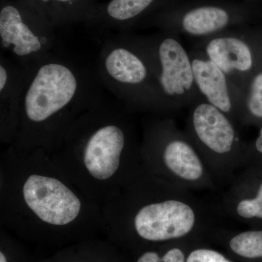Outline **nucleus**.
<instances>
[{
    "mask_svg": "<svg viewBox=\"0 0 262 262\" xmlns=\"http://www.w3.org/2000/svg\"><path fill=\"white\" fill-rule=\"evenodd\" d=\"M0 226L27 239L61 241L105 230L102 208L42 149L0 155Z\"/></svg>",
    "mask_w": 262,
    "mask_h": 262,
    "instance_id": "f257e3e1",
    "label": "nucleus"
},
{
    "mask_svg": "<svg viewBox=\"0 0 262 262\" xmlns=\"http://www.w3.org/2000/svg\"><path fill=\"white\" fill-rule=\"evenodd\" d=\"M22 67L20 120L11 145L54 154L74 122L103 101L102 84L96 71L53 52Z\"/></svg>",
    "mask_w": 262,
    "mask_h": 262,
    "instance_id": "f03ea898",
    "label": "nucleus"
},
{
    "mask_svg": "<svg viewBox=\"0 0 262 262\" xmlns=\"http://www.w3.org/2000/svg\"><path fill=\"white\" fill-rule=\"evenodd\" d=\"M136 148L125 110L103 100L74 122L53 155L72 182L103 206L130 184Z\"/></svg>",
    "mask_w": 262,
    "mask_h": 262,
    "instance_id": "7ed1b4c3",
    "label": "nucleus"
},
{
    "mask_svg": "<svg viewBox=\"0 0 262 262\" xmlns=\"http://www.w3.org/2000/svg\"><path fill=\"white\" fill-rule=\"evenodd\" d=\"M100 82L129 111H166L158 81L136 36L103 43L96 66Z\"/></svg>",
    "mask_w": 262,
    "mask_h": 262,
    "instance_id": "20e7f679",
    "label": "nucleus"
},
{
    "mask_svg": "<svg viewBox=\"0 0 262 262\" xmlns=\"http://www.w3.org/2000/svg\"><path fill=\"white\" fill-rule=\"evenodd\" d=\"M136 37L154 72L167 110L203 99L194 82L189 51L177 34L166 32Z\"/></svg>",
    "mask_w": 262,
    "mask_h": 262,
    "instance_id": "39448f33",
    "label": "nucleus"
},
{
    "mask_svg": "<svg viewBox=\"0 0 262 262\" xmlns=\"http://www.w3.org/2000/svg\"><path fill=\"white\" fill-rule=\"evenodd\" d=\"M54 24L34 0L8 3L0 10L1 48L17 63L26 66L52 52Z\"/></svg>",
    "mask_w": 262,
    "mask_h": 262,
    "instance_id": "423d86ee",
    "label": "nucleus"
},
{
    "mask_svg": "<svg viewBox=\"0 0 262 262\" xmlns=\"http://www.w3.org/2000/svg\"><path fill=\"white\" fill-rule=\"evenodd\" d=\"M194 48L218 66L239 90L257 67L256 46L238 32L225 30L198 39Z\"/></svg>",
    "mask_w": 262,
    "mask_h": 262,
    "instance_id": "0eeeda50",
    "label": "nucleus"
},
{
    "mask_svg": "<svg viewBox=\"0 0 262 262\" xmlns=\"http://www.w3.org/2000/svg\"><path fill=\"white\" fill-rule=\"evenodd\" d=\"M193 75L203 99L227 115L238 113L239 90L220 67L193 48L190 51Z\"/></svg>",
    "mask_w": 262,
    "mask_h": 262,
    "instance_id": "6e6552de",
    "label": "nucleus"
},
{
    "mask_svg": "<svg viewBox=\"0 0 262 262\" xmlns=\"http://www.w3.org/2000/svg\"><path fill=\"white\" fill-rule=\"evenodd\" d=\"M25 69L1 53L0 58V142L13 144L18 134Z\"/></svg>",
    "mask_w": 262,
    "mask_h": 262,
    "instance_id": "1a4fd4ad",
    "label": "nucleus"
},
{
    "mask_svg": "<svg viewBox=\"0 0 262 262\" xmlns=\"http://www.w3.org/2000/svg\"><path fill=\"white\" fill-rule=\"evenodd\" d=\"M192 105L191 124L196 139L217 154L229 152L233 149L236 134L226 114L203 98Z\"/></svg>",
    "mask_w": 262,
    "mask_h": 262,
    "instance_id": "9d476101",
    "label": "nucleus"
},
{
    "mask_svg": "<svg viewBox=\"0 0 262 262\" xmlns=\"http://www.w3.org/2000/svg\"><path fill=\"white\" fill-rule=\"evenodd\" d=\"M144 141L160 148L164 164L173 173L187 180L201 178L203 166L195 151L182 139H169L165 125L161 123L150 127Z\"/></svg>",
    "mask_w": 262,
    "mask_h": 262,
    "instance_id": "9b49d317",
    "label": "nucleus"
},
{
    "mask_svg": "<svg viewBox=\"0 0 262 262\" xmlns=\"http://www.w3.org/2000/svg\"><path fill=\"white\" fill-rule=\"evenodd\" d=\"M233 22V15L225 7L203 5L189 8L177 20L163 23V27L168 32L201 39L225 31Z\"/></svg>",
    "mask_w": 262,
    "mask_h": 262,
    "instance_id": "f8f14e48",
    "label": "nucleus"
},
{
    "mask_svg": "<svg viewBox=\"0 0 262 262\" xmlns=\"http://www.w3.org/2000/svg\"><path fill=\"white\" fill-rule=\"evenodd\" d=\"M42 8L54 25L96 16L91 0H34Z\"/></svg>",
    "mask_w": 262,
    "mask_h": 262,
    "instance_id": "ddd939ff",
    "label": "nucleus"
},
{
    "mask_svg": "<svg viewBox=\"0 0 262 262\" xmlns=\"http://www.w3.org/2000/svg\"><path fill=\"white\" fill-rule=\"evenodd\" d=\"M157 0H111L105 8L103 16L112 26H125L141 16Z\"/></svg>",
    "mask_w": 262,
    "mask_h": 262,
    "instance_id": "4468645a",
    "label": "nucleus"
},
{
    "mask_svg": "<svg viewBox=\"0 0 262 262\" xmlns=\"http://www.w3.org/2000/svg\"><path fill=\"white\" fill-rule=\"evenodd\" d=\"M238 111H245L255 118L262 119V67H256L239 89Z\"/></svg>",
    "mask_w": 262,
    "mask_h": 262,
    "instance_id": "2eb2a0df",
    "label": "nucleus"
},
{
    "mask_svg": "<svg viewBox=\"0 0 262 262\" xmlns=\"http://www.w3.org/2000/svg\"><path fill=\"white\" fill-rule=\"evenodd\" d=\"M234 252L246 258L262 257V231H250L231 239Z\"/></svg>",
    "mask_w": 262,
    "mask_h": 262,
    "instance_id": "dca6fc26",
    "label": "nucleus"
},
{
    "mask_svg": "<svg viewBox=\"0 0 262 262\" xmlns=\"http://www.w3.org/2000/svg\"><path fill=\"white\" fill-rule=\"evenodd\" d=\"M237 211L244 218L258 217L262 219V184L256 198L241 201L237 206Z\"/></svg>",
    "mask_w": 262,
    "mask_h": 262,
    "instance_id": "f3484780",
    "label": "nucleus"
},
{
    "mask_svg": "<svg viewBox=\"0 0 262 262\" xmlns=\"http://www.w3.org/2000/svg\"><path fill=\"white\" fill-rule=\"evenodd\" d=\"M136 262H184V256L178 248L170 250L163 256L155 251H147L141 255Z\"/></svg>",
    "mask_w": 262,
    "mask_h": 262,
    "instance_id": "a211bd4d",
    "label": "nucleus"
},
{
    "mask_svg": "<svg viewBox=\"0 0 262 262\" xmlns=\"http://www.w3.org/2000/svg\"><path fill=\"white\" fill-rule=\"evenodd\" d=\"M187 262H231L225 256L211 250L200 249L193 251Z\"/></svg>",
    "mask_w": 262,
    "mask_h": 262,
    "instance_id": "6ab92c4d",
    "label": "nucleus"
},
{
    "mask_svg": "<svg viewBox=\"0 0 262 262\" xmlns=\"http://www.w3.org/2000/svg\"><path fill=\"white\" fill-rule=\"evenodd\" d=\"M256 149L262 154V127L260 130L259 136L256 141Z\"/></svg>",
    "mask_w": 262,
    "mask_h": 262,
    "instance_id": "aec40b11",
    "label": "nucleus"
},
{
    "mask_svg": "<svg viewBox=\"0 0 262 262\" xmlns=\"http://www.w3.org/2000/svg\"><path fill=\"white\" fill-rule=\"evenodd\" d=\"M60 262H91L85 261L84 259H80V258H72V259L66 260V261H60Z\"/></svg>",
    "mask_w": 262,
    "mask_h": 262,
    "instance_id": "412c9836",
    "label": "nucleus"
},
{
    "mask_svg": "<svg viewBox=\"0 0 262 262\" xmlns=\"http://www.w3.org/2000/svg\"><path fill=\"white\" fill-rule=\"evenodd\" d=\"M0 262H8L6 256L2 251H0Z\"/></svg>",
    "mask_w": 262,
    "mask_h": 262,
    "instance_id": "4be33fe9",
    "label": "nucleus"
}]
</instances>
